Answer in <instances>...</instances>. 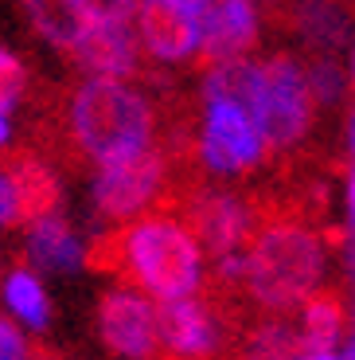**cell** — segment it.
I'll use <instances>...</instances> for the list:
<instances>
[{"label":"cell","mask_w":355,"mask_h":360,"mask_svg":"<svg viewBox=\"0 0 355 360\" xmlns=\"http://www.w3.org/2000/svg\"><path fill=\"white\" fill-rule=\"evenodd\" d=\"M180 188V172L172 161V149L164 141H152L141 153H129L121 161H109L94 172L90 200H94V216L102 224H129L145 216L164 200H172Z\"/></svg>","instance_id":"4"},{"label":"cell","mask_w":355,"mask_h":360,"mask_svg":"<svg viewBox=\"0 0 355 360\" xmlns=\"http://www.w3.org/2000/svg\"><path fill=\"white\" fill-rule=\"evenodd\" d=\"M86 266L98 274H117L121 282L145 290L152 302L199 294L207 282V251L172 204L98 235L86 247Z\"/></svg>","instance_id":"2"},{"label":"cell","mask_w":355,"mask_h":360,"mask_svg":"<svg viewBox=\"0 0 355 360\" xmlns=\"http://www.w3.org/2000/svg\"><path fill=\"white\" fill-rule=\"evenodd\" d=\"M0 169L12 176L20 204V227H32L36 219L59 212V176L51 169V157L36 145H0Z\"/></svg>","instance_id":"11"},{"label":"cell","mask_w":355,"mask_h":360,"mask_svg":"<svg viewBox=\"0 0 355 360\" xmlns=\"http://www.w3.org/2000/svg\"><path fill=\"white\" fill-rule=\"evenodd\" d=\"M297 333H301V349H340L347 333V309L340 290H324L301 306V321H297Z\"/></svg>","instance_id":"15"},{"label":"cell","mask_w":355,"mask_h":360,"mask_svg":"<svg viewBox=\"0 0 355 360\" xmlns=\"http://www.w3.org/2000/svg\"><path fill=\"white\" fill-rule=\"evenodd\" d=\"M347 8H351V12H355V0H347Z\"/></svg>","instance_id":"28"},{"label":"cell","mask_w":355,"mask_h":360,"mask_svg":"<svg viewBox=\"0 0 355 360\" xmlns=\"http://www.w3.org/2000/svg\"><path fill=\"white\" fill-rule=\"evenodd\" d=\"M172 207L187 219V227L196 231L211 262L231 251H246L250 231H254V200L250 196L203 176L184 184L172 196Z\"/></svg>","instance_id":"5"},{"label":"cell","mask_w":355,"mask_h":360,"mask_svg":"<svg viewBox=\"0 0 355 360\" xmlns=\"http://www.w3.org/2000/svg\"><path fill=\"white\" fill-rule=\"evenodd\" d=\"M27 90H32V79H27V67L20 63L16 55L8 47H0V110L8 114L16 102L27 98Z\"/></svg>","instance_id":"18"},{"label":"cell","mask_w":355,"mask_h":360,"mask_svg":"<svg viewBox=\"0 0 355 360\" xmlns=\"http://www.w3.org/2000/svg\"><path fill=\"white\" fill-rule=\"evenodd\" d=\"M86 8L94 20H133L137 0H86Z\"/></svg>","instance_id":"20"},{"label":"cell","mask_w":355,"mask_h":360,"mask_svg":"<svg viewBox=\"0 0 355 360\" xmlns=\"http://www.w3.org/2000/svg\"><path fill=\"white\" fill-rule=\"evenodd\" d=\"M98 337L121 360H152L160 352V302L137 286H114L98 302Z\"/></svg>","instance_id":"7"},{"label":"cell","mask_w":355,"mask_h":360,"mask_svg":"<svg viewBox=\"0 0 355 360\" xmlns=\"http://www.w3.org/2000/svg\"><path fill=\"white\" fill-rule=\"evenodd\" d=\"M71 63H79L86 75H106V79H137L145 75L149 82H160L156 71L145 67L141 36L133 20H90L86 36L79 39Z\"/></svg>","instance_id":"10"},{"label":"cell","mask_w":355,"mask_h":360,"mask_svg":"<svg viewBox=\"0 0 355 360\" xmlns=\"http://www.w3.org/2000/svg\"><path fill=\"white\" fill-rule=\"evenodd\" d=\"M227 317L211 294L160 302V349L172 360H215L227 345Z\"/></svg>","instance_id":"8"},{"label":"cell","mask_w":355,"mask_h":360,"mask_svg":"<svg viewBox=\"0 0 355 360\" xmlns=\"http://www.w3.org/2000/svg\"><path fill=\"white\" fill-rule=\"evenodd\" d=\"M27 231V259L36 262L39 270H59V274H71V270L86 266V247L79 243L74 227L67 224L62 212L36 219Z\"/></svg>","instance_id":"13"},{"label":"cell","mask_w":355,"mask_h":360,"mask_svg":"<svg viewBox=\"0 0 355 360\" xmlns=\"http://www.w3.org/2000/svg\"><path fill=\"white\" fill-rule=\"evenodd\" d=\"M12 141V122H8V114L0 110V145H8Z\"/></svg>","instance_id":"25"},{"label":"cell","mask_w":355,"mask_h":360,"mask_svg":"<svg viewBox=\"0 0 355 360\" xmlns=\"http://www.w3.org/2000/svg\"><path fill=\"white\" fill-rule=\"evenodd\" d=\"M199 165L211 180L250 176L262 165H269L262 129L242 102H207V117L199 129Z\"/></svg>","instance_id":"6"},{"label":"cell","mask_w":355,"mask_h":360,"mask_svg":"<svg viewBox=\"0 0 355 360\" xmlns=\"http://www.w3.org/2000/svg\"><path fill=\"white\" fill-rule=\"evenodd\" d=\"M347 262H351V274H355V235H347ZM344 360H355V333L347 337V345H344Z\"/></svg>","instance_id":"22"},{"label":"cell","mask_w":355,"mask_h":360,"mask_svg":"<svg viewBox=\"0 0 355 360\" xmlns=\"http://www.w3.org/2000/svg\"><path fill=\"white\" fill-rule=\"evenodd\" d=\"M262 0H215L199 24V47L192 55V71L207 75L222 63L250 59L262 39Z\"/></svg>","instance_id":"9"},{"label":"cell","mask_w":355,"mask_h":360,"mask_svg":"<svg viewBox=\"0 0 355 360\" xmlns=\"http://www.w3.org/2000/svg\"><path fill=\"white\" fill-rule=\"evenodd\" d=\"M27 94L36 149L71 172H98L102 165L149 149L164 134V79L152 82V94L106 75L62 86L39 82Z\"/></svg>","instance_id":"1"},{"label":"cell","mask_w":355,"mask_h":360,"mask_svg":"<svg viewBox=\"0 0 355 360\" xmlns=\"http://www.w3.org/2000/svg\"><path fill=\"white\" fill-rule=\"evenodd\" d=\"M168 4H176V8H184V12H192V16L203 20V16H207V8H211L215 0H168Z\"/></svg>","instance_id":"23"},{"label":"cell","mask_w":355,"mask_h":360,"mask_svg":"<svg viewBox=\"0 0 355 360\" xmlns=\"http://www.w3.org/2000/svg\"><path fill=\"white\" fill-rule=\"evenodd\" d=\"M20 4H24L32 27H36L59 55H67V59L74 55L79 39L86 36L90 20H94L86 8V0H20Z\"/></svg>","instance_id":"14"},{"label":"cell","mask_w":355,"mask_h":360,"mask_svg":"<svg viewBox=\"0 0 355 360\" xmlns=\"http://www.w3.org/2000/svg\"><path fill=\"white\" fill-rule=\"evenodd\" d=\"M297 360H344V352L340 349H301Z\"/></svg>","instance_id":"24"},{"label":"cell","mask_w":355,"mask_h":360,"mask_svg":"<svg viewBox=\"0 0 355 360\" xmlns=\"http://www.w3.org/2000/svg\"><path fill=\"white\" fill-rule=\"evenodd\" d=\"M4 309L24 329L47 333V325H51V302H47V290H43L36 270H27V266L8 270V278H4Z\"/></svg>","instance_id":"16"},{"label":"cell","mask_w":355,"mask_h":360,"mask_svg":"<svg viewBox=\"0 0 355 360\" xmlns=\"http://www.w3.org/2000/svg\"><path fill=\"white\" fill-rule=\"evenodd\" d=\"M0 360H36V349L20 333V321L0 314Z\"/></svg>","instance_id":"19"},{"label":"cell","mask_w":355,"mask_h":360,"mask_svg":"<svg viewBox=\"0 0 355 360\" xmlns=\"http://www.w3.org/2000/svg\"><path fill=\"white\" fill-rule=\"evenodd\" d=\"M0 227H20L16 188H12V176L4 169H0Z\"/></svg>","instance_id":"21"},{"label":"cell","mask_w":355,"mask_h":360,"mask_svg":"<svg viewBox=\"0 0 355 360\" xmlns=\"http://www.w3.org/2000/svg\"><path fill=\"white\" fill-rule=\"evenodd\" d=\"M36 360H55V356H47V352H39V349H36Z\"/></svg>","instance_id":"26"},{"label":"cell","mask_w":355,"mask_h":360,"mask_svg":"<svg viewBox=\"0 0 355 360\" xmlns=\"http://www.w3.org/2000/svg\"><path fill=\"white\" fill-rule=\"evenodd\" d=\"M316 94L309 86V71L301 59L289 51H274L269 59H257V82H254V114L266 153L277 169L297 165L309 149V137L316 129Z\"/></svg>","instance_id":"3"},{"label":"cell","mask_w":355,"mask_h":360,"mask_svg":"<svg viewBox=\"0 0 355 360\" xmlns=\"http://www.w3.org/2000/svg\"><path fill=\"white\" fill-rule=\"evenodd\" d=\"M304 59H309L304 71H309V86L316 94V102L320 106H336L340 94H344V75H340L336 55H304Z\"/></svg>","instance_id":"17"},{"label":"cell","mask_w":355,"mask_h":360,"mask_svg":"<svg viewBox=\"0 0 355 360\" xmlns=\"http://www.w3.org/2000/svg\"><path fill=\"white\" fill-rule=\"evenodd\" d=\"M133 20L149 59H156V63H192V55L199 47V24H203L199 16L176 8L168 0H141Z\"/></svg>","instance_id":"12"},{"label":"cell","mask_w":355,"mask_h":360,"mask_svg":"<svg viewBox=\"0 0 355 360\" xmlns=\"http://www.w3.org/2000/svg\"><path fill=\"white\" fill-rule=\"evenodd\" d=\"M351 90H355V55H351Z\"/></svg>","instance_id":"27"}]
</instances>
